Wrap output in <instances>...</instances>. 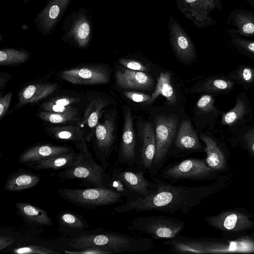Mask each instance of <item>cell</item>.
I'll return each instance as SVG.
<instances>
[{
	"instance_id": "d590c367",
	"label": "cell",
	"mask_w": 254,
	"mask_h": 254,
	"mask_svg": "<svg viewBox=\"0 0 254 254\" xmlns=\"http://www.w3.org/2000/svg\"><path fill=\"white\" fill-rule=\"evenodd\" d=\"M37 116L43 121L54 124H64L78 123L80 117L79 114L63 113L40 111L37 113Z\"/></svg>"
},
{
	"instance_id": "9c48e42d",
	"label": "cell",
	"mask_w": 254,
	"mask_h": 254,
	"mask_svg": "<svg viewBox=\"0 0 254 254\" xmlns=\"http://www.w3.org/2000/svg\"><path fill=\"white\" fill-rule=\"evenodd\" d=\"M176 4L185 17L198 28L215 25L216 21L210 14L215 9H222L221 0H176Z\"/></svg>"
},
{
	"instance_id": "74e56055",
	"label": "cell",
	"mask_w": 254,
	"mask_h": 254,
	"mask_svg": "<svg viewBox=\"0 0 254 254\" xmlns=\"http://www.w3.org/2000/svg\"><path fill=\"white\" fill-rule=\"evenodd\" d=\"M13 253L17 254H59L52 249L37 245H28L17 248L13 250Z\"/></svg>"
},
{
	"instance_id": "7402d4cb",
	"label": "cell",
	"mask_w": 254,
	"mask_h": 254,
	"mask_svg": "<svg viewBox=\"0 0 254 254\" xmlns=\"http://www.w3.org/2000/svg\"><path fill=\"white\" fill-rule=\"evenodd\" d=\"M56 83L46 82L29 85L18 93V102L13 109H18L28 104L36 103L52 94L57 88Z\"/></svg>"
},
{
	"instance_id": "277c9868",
	"label": "cell",
	"mask_w": 254,
	"mask_h": 254,
	"mask_svg": "<svg viewBox=\"0 0 254 254\" xmlns=\"http://www.w3.org/2000/svg\"><path fill=\"white\" fill-rule=\"evenodd\" d=\"M185 227L186 222L181 219L152 215L133 219L126 229L146 234L153 239H170L180 235Z\"/></svg>"
},
{
	"instance_id": "7bdbcfd3",
	"label": "cell",
	"mask_w": 254,
	"mask_h": 254,
	"mask_svg": "<svg viewBox=\"0 0 254 254\" xmlns=\"http://www.w3.org/2000/svg\"><path fill=\"white\" fill-rule=\"evenodd\" d=\"M65 253L66 254H107L108 253L101 249L96 248H86L82 250H80L79 251L76 252H70V251H65Z\"/></svg>"
},
{
	"instance_id": "cb8c5ba5",
	"label": "cell",
	"mask_w": 254,
	"mask_h": 254,
	"mask_svg": "<svg viewBox=\"0 0 254 254\" xmlns=\"http://www.w3.org/2000/svg\"><path fill=\"white\" fill-rule=\"evenodd\" d=\"M226 23L234 27L240 35L254 37V12L245 9H235L228 15Z\"/></svg>"
},
{
	"instance_id": "5bb4252c",
	"label": "cell",
	"mask_w": 254,
	"mask_h": 254,
	"mask_svg": "<svg viewBox=\"0 0 254 254\" xmlns=\"http://www.w3.org/2000/svg\"><path fill=\"white\" fill-rule=\"evenodd\" d=\"M205 219L211 226L225 232H240L254 227L250 215L240 210L223 211L219 214L207 216Z\"/></svg>"
},
{
	"instance_id": "7c38bea8",
	"label": "cell",
	"mask_w": 254,
	"mask_h": 254,
	"mask_svg": "<svg viewBox=\"0 0 254 254\" xmlns=\"http://www.w3.org/2000/svg\"><path fill=\"white\" fill-rule=\"evenodd\" d=\"M72 0H48L34 20L35 27L42 35L51 34L63 18Z\"/></svg>"
},
{
	"instance_id": "2e32d148",
	"label": "cell",
	"mask_w": 254,
	"mask_h": 254,
	"mask_svg": "<svg viewBox=\"0 0 254 254\" xmlns=\"http://www.w3.org/2000/svg\"><path fill=\"white\" fill-rule=\"evenodd\" d=\"M168 26L170 43L177 57L184 62L195 58L196 49L193 42L185 30L172 15L169 16Z\"/></svg>"
},
{
	"instance_id": "ab89813d",
	"label": "cell",
	"mask_w": 254,
	"mask_h": 254,
	"mask_svg": "<svg viewBox=\"0 0 254 254\" xmlns=\"http://www.w3.org/2000/svg\"><path fill=\"white\" fill-rule=\"evenodd\" d=\"M119 61L122 65L127 69L143 72L148 71L146 66L138 61L123 59Z\"/></svg>"
},
{
	"instance_id": "44dd1931",
	"label": "cell",
	"mask_w": 254,
	"mask_h": 254,
	"mask_svg": "<svg viewBox=\"0 0 254 254\" xmlns=\"http://www.w3.org/2000/svg\"><path fill=\"white\" fill-rule=\"evenodd\" d=\"M200 138L205 143V162L214 171H222L226 165L223 142L212 135L201 134Z\"/></svg>"
},
{
	"instance_id": "484cf974",
	"label": "cell",
	"mask_w": 254,
	"mask_h": 254,
	"mask_svg": "<svg viewBox=\"0 0 254 254\" xmlns=\"http://www.w3.org/2000/svg\"><path fill=\"white\" fill-rule=\"evenodd\" d=\"M236 82L224 74H217L207 77L199 85L197 91L209 94H227L234 88Z\"/></svg>"
},
{
	"instance_id": "d6a6232c",
	"label": "cell",
	"mask_w": 254,
	"mask_h": 254,
	"mask_svg": "<svg viewBox=\"0 0 254 254\" xmlns=\"http://www.w3.org/2000/svg\"><path fill=\"white\" fill-rule=\"evenodd\" d=\"M231 141L239 143L250 154L254 155V121L240 127L232 135Z\"/></svg>"
},
{
	"instance_id": "4dcf8cb0",
	"label": "cell",
	"mask_w": 254,
	"mask_h": 254,
	"mask_svg": "<svg viewBox=\"0 0 254 254\" xmlns=\"http://www.w3.org/2000/svg\"><path fill=\"white\" fill-rule=\"evenodd\" d=\"M160 95L165 97L170 104H174L177 101L176 95L171 83V74L169 72L160 73L154 92L147 103L153 102Z\"/></svg>"
},
{
	"instance_id": "f546056e",
	"label": "cell",
	"mask_w": 254,
	"mask_h": 254,
	"mask_svg": "<svg viewBox=\"0 0 254 254\" xmlns=\"http://www.w3.org/2000/svg\"><path fill=\"white\" fill-rule=\"evenodd\" d=\"M19 215L27 221L44 225H53V221L44 210L28 202L16 203Z\"/></svg>"
},
{
	"instance_id": "d6986e66",
	"label": "cell",
	"mask_w": 254,
	"mask_h": 254,
	"mask_svg": "<svg viewBox=\"0 0 254 254\" xmlns=\"http://www.w3.org/2000/svg\"><path fill=\"white\" fill-rule=\"evenodd\" d=\"M115 77L117 85L122 89L149 90L154 84L149 75L129 69H118Z\"/></svg>"
},
{
	"instance_id": "5b68a950",
	"label": "cell",
	"mask_w": 254,
	"mask_h": 254,
	"mask_svg": "<svg viewBox=\"0 0 254 254\" xmlns=\"http://www.w3.org/2000/svg\"><path fill=\"white\" fill-rule=\"evenodd\" d=\"M115 168L112 172L115 190L126 197L127 200L141 198L151 191L154 182L147 179L145 171L133 166Z\"/></svg>"
},
{
	"instance_id": "e0dca14e",
	"label": "cell",
	"mask_w": 254,
	"mask_h": 254,
	"mask_svg": "<svg viewBox=\"0 0 254 254\" xmlns=\"http://www.w3.org/2000/svg\"><path fill=\"white\" fill-rule=\"evenodd\" d=\"M124 112V126L121 140L117 163L133 166L138 163L136 152V140L133 121L129 108Z\"/></svg>"
},
{
	"instance_id": "30bf717a",
	"label": "cell",
	"mask_w": 254,
	"mask_h": 254,
	"mask_svg": "<svg viewBox=\"0 0 254 254\" xmlns=\"http://www.w3.org/2000/svg\"><path fill=\"white\" fill-rule=\"evenodd\" d=\"M115 129L114 116L108 114L101 122L99 121L91 139L94 152L101 165L106 168L114 146Z\"/></svg>"
},
{
	"instance_id": "bcb514c9",
	"label": "cell",
	"mask_w": 254,
	"mask_h": 254,
	"mask_svg": "<svg viewBox=\"0 0 254 254\" xmlns=\"http://www.w3.org/2000/svg\"><path fill=\"white\" fill-rule=\"evenodd\" d=\"M254 9V0H244Z\"/></svg>"
},
{
	"instance_id": "8992f818",
	"label": "cell",
	"mask_w": 254,
	"mask_h": 254,
	"mask_svg": "<svg viewBox=\"0 0 254 254\" xmlns=\"http://www.w3.org/2000/svg\"><path fill=\"white\" fill-rule=\"evenodd\" d=\"M58 192L61 196L68 202L88 208L123 202L124 197L113 189L99 187L83 189L60 188Z\"/></svg>"
},
{
	"instance_id": "e575fe53",
	"label": "cell",
	"mask_w": 254,
	"mask_h": 254,
	"mask_svg": "<svg viewBox=\"0 0 254 254\" xmlns=\"http://www.w3.org/2000/svg\"><path fill=\"white\" fill-rule=\"evenodd\" d=\"M227 74L245 90L254 85V67L251 65L240 64Z\"/></svg>"
},
{
	"instance_id": "836d02e7",
	"label": "cell",
	"mask_w": 254,
	"mask_h": 254,
	"mask_svg": "<svg viewBox=\"0 0 254 254\" xmlns=\"http://www.w3.org/2000/svg\"><path fill=\"white\" fill-rule=\"evenodd\" d=\"M31 54L22 49L4 48L0 51V65L10 66L24 63L30 57Z\"/></svg>"
},
{
	"instance_id": "6da1fadb",
	"label": "cell",
	"mask_w": 254,
	"mask_h": 254,
	"mask_svg": "<svg viewBox=\"0 0 254 254\" xmlns=\"http://www.w3.org/2000/svg\"><path fill=\"white\" fill-rule=\"evenodd\" d=\"M152 180L154 185L147 195L126 200L125 203L115 208L114 212L123 213L156 211L172 214L179 212L185 214L200 203L201 200L213 190L211 186L173 185L156 177Z\"/></svg>"
},
{
	"instance_id": "7dc6e473",
	"label": "cell",
	"mask_w": 254,
	"mask_h": 254,
	"mask_svg": "<svg viewBox=\"0 0 254 254\" xmlns=\"http://www.w3.org/2000/svg\"><path fill=\"white\" fill-rule=\"evenodd\" d=\"M30 0H23L24 4H27Z\"/></svg>"
},
{
	"instance_id": "8d00e7d4",
	"label": "cell",
	"mask_w": 254,
	"mask_h": 254,
	"mask_svg": "<svg viewBox=\"0 0 254 254\" xmlns=\"http://www.w3.org/2000/svg\"><path fill=\"white\" fill-rule=\"evenodd\" d=\"M42 111L63 113H76L79 114V110L74 106H65L55 104L49 101L44 102L40 105Z\"/></svg>"
},
{
	"instance_id": "8fae6325",
	"label": "cell",
	"mask_w": 254,
	"mask_h": 254,
	"mask_svg": "<svg viewBox=\"0 0 254 254\" xmlns=\"http://www.w3.org/2000/svg\"><path fill=\"white\" fill-rule=\"evenodd\" d=\"M253 108L247 94L242 92L236 98L234 106L226 112H222L220 124L228 132L234 134L240 127L251 122Z\"/></svg>"
},
{
	"instance_id": "ffe728a7",
	"label": "cell",
	"mask_w": 254,
	"mask_h": 254,
	"mask_svg": "<svg viewBox=\"0 0 254 254\" xmlns=\"http://www.w3.org/2000/svg\"><path fill=\"white\" fill-rule=\"evenodd\" d=\"M175 146L180 151L178 156L184 157L186 153L200 151L202 146L197 133L190 121H183L175 140Z\"/></svg>"
},
{
	"instance_id": "ee69618b",
	"label": "cell",
	"mask_w": 254,
	"mask_h": 254,
	"mask_svg": "<svg viewBox=\"0 0 254 254\" xmlns=\"http://www.w3.org/2000/svg\"><path fill=\"white\" fill-rule=\"evenodd\" d=\"M14 240L15 239L12 237L1 235L0 237V250L1 251L11 245L14 243Z\"/></svg>"
},
{
	"instance_id": "ac0fdd59",
	"label": "cell",
	"mask_w": 254,
	"mask_h": 254,
	"mask_svg": "<svg viewBox=\"0 0 254 254\" xmlns=\"http://www.w3.org/2000/svg\"><path fill=\"white\" fill-rule=\"evenodd\" d=\"M73 150L65 146L41 144L25 150L20 155L19 161L26 165L34 167L38 162Z\"/></svg>"
},
{
	"instance_id": "3957f363",
	"label": "cell",
	"mask_w": 254,
	"mask_h": 254,
	"mask_svg": "<svg viewBox=\"0 0 254 254\" xmlns=\"http://www.w3.org/2000/svg\"><path fill=\"white\" fill-rule=\"evenodd\" d=\"M62 40L79 49H86L93 37L92 17L84 7L70 12L64 19Z\"/></svg>"
},
{
	"instance_id": "1f68e13d",
	"label": "cell",
	"mask_w": 254,
	"mask_h": 254,
	"mask_svg": "<svg viewBox=\"0 0 254 254\" xmlns=\"http://www.w3.org/2000/svg\"><path fill=\"white\" fill-rule=\"evenodd\" d=\"M78 153L74 150L38 162L33 167L36 171L45 169L66 168L75 160Z\"/></svg>"
},
{
	"instance_id": "52a82bcc",
	"label": "cell",
	"mask_w": 254,
	"mask_h": 254,
	"mask_svg": "<svg viewBox=\"0 0 254 254\" xmlns=\"http://www.w3.org/2000/svg\"><path fill=\"white\" fill-rule=\"evenodd\" d=\"M215 171L210 168L205 161L194 158H189L171 163L164 167L160 172V177L172 183L187 180L200 181L213 179Z\"/></svg>"
},
{
	"instance_id": "7a4b0ae2",
	"label": "cell",
	"mask_w": 254,
	"mask_h": 254,
	"mask_svg": "<svg viewBox=\"0 0 254 254\" xmlns=\"http://www.w3.org/2000/svg\"><path fill=\"white\" fill-rule=\"evenodd\" d=\"M76 146L79 152L75 160L58 173L57 176L62 179H80L93 187L107 188L109 176L106 174V168L95 162L88 150L85 138H82Z\"/></svg>"
},
{
	"instance_id": "d4e9b609",
	"label": "cell",
	"mask_w": 254,
	"mask_h": 254,
	"mask_svg": "<svg viewBox=\"0 0 254 254\" xmlns=\"http://www.w3.org/2000/svg\"><path fill=\"white\" fill-rule=\"evenodd\" d=\"M40 181L39 176L22 169L10 174L4 185L7 191H18L32 188Z\"/></svg>"
},
{
	"instance_id": "f1b7e54d",
	"label": "cell",
	"mask_w": 254,
	"mask_h": 254,
	"mask_svg": "<svg viewBox=\"0 0 254 254\" xmlns=\"http://www.w3.org/2000/svg\"><path fill=\"white\" fill-rule=\"evenodd\" d=\"M60 231L67 234L84 231L87 222L80 215L69 211H63L58 215Z\"/></svg>"
},
{
	"instance_id": "4316f807",
	"label": "cell",
	"mask_w": 254,
	"mask_h": 254,
	"mask_svg": "<svg viewBox=\"0 0 254 254\" xmlns=\"http://www.w3.org/2000/svg\"><path fill=\"white\" fill-rule=\"evenodd\" d=\"M44 130L55 139L71 141L75 145L85 138L84 132L77 123L75 125L47 127Z\"/></svg>"
},
{
	"instance_id": "60d3db41",
	"label": "cell",
	"mask_w": 254,
	"mask_h": 254,
	"mask_svg": "<svg viewBox=\"0 0 254 254\" xmlns=\"http://www.w3.org/2000/svg\"><path fill=\"white\" fill-rule=\"evenodd\" d=\"M12 92L10 91L3 96L0 97V120L7 114L12 99Z\"/></svg>"
},
{
	"instance_id": "b9f144b4",
	"label": "cell",
	"mask_w": 254,
	"mask_h": 254,
	"mask_svg": "<svg viewBox=\"0 0 254 254\" xmlns=\"http://www.w3.org/2000/svg\"><path fill=\"white\" fill-rule=\"evenodd\" d=\"M124 95L128 99L135 102H144L149 101L151 96L141 92L126 91Z\"/></svg>"
},
{
	"instance_id": "83f0119b",
	"label": "cell",
	"mask_w": 254,
	"mask_h": 254,
	"mask_svg": "<svg viewBox=\"0 0 254 254\" xmlns=\"http://www.w3.org/2000/svg\"><path fill=\"white\" fill-rule=\"evenodd\" d=\"M223 34L228 45L231 49L254 60V40H249L240 35L232 28L225 30Z\"/></svg>"
},
{
	"instance_id": "ba28073f",
	"label": "cell",
	"mask_w": 254,
	"mask_h": 254,
	"mask_svg": "<svg viewBox=\"0 0 254 254\" xmlns=\"http://www.w3.org/2000/svg\"><path fill=\"white\" fill-rule=\"evenodd\" d=\"M156 152L149 172L156 175L166 163L178 125L175 115H158L155 117Z\"/></svg>"
},
{
	"instance_id": "9a60e30c",
	"label": "cell",
	"mask_w": 254,
	"mask_h": 254,
	"mask_svg": "<svg viewBox=\"0 0 254 254\" xmlns=\"http://www.w3.org/2000/svg\"><path fill=\"white\" fill-rule=\"evenodd\" d=\"M87 105L82 117L77 123L83 130L86 141L91 140L95 128L100 121L103 110L109 106V101L96 92L87 94Z\"/></svg>"
},
{
	"instance_id": "f35d334b",
	"label": "cell",
	"mask_w": 254,
	"mask_h": 254,
	"mask_svg": "<svg viewBox=\"0 0 254 254\" xmlns=\"http://www.w3.org/2000/svg\"><path fill=\"white\" fill-rule=\"evenodd\" d=\"M82 99L81 97L78 95H64L56 96L49 99V101L57 105L74 106L82 102Z\"/></svg>"
},
{
	"instance_id": "f6af8a7d",
	"label": "cell",
	"mask_w": 254,
	"mask_h": 254,
	"mask_svg": "<svg viewBox=\"0 0 254 254\" xmlns=\"http://www.w3.org/2000/svg\"><path fill=\"white\" fill-rule=\"evenodd\" d=\"M11 78V75L8 73L1 72L0 73V89L5 88L7 83Z\"/></svg>"
},
{
	"instance_id": "603a6c76",
	"label": "cell",
	"mask_w": 254,
	"mask_h": 254,
	"mask_svg": "<svg viewBox=\"0 0 254 254\" xmlns=\"http://www.w3.org/2000/svg\"><path fill=\"white\" fill-rule=\"evenodd\" d=\"M141 135L142 145L137 167L149 172L156 152L155 132L151 124L145 125Z\"/></svg>"
},
{
	"instance_id": "4fadbf2b",
	"label": "cell",
	"mask_w": 254,
	"mask_h": 254,
	"mask_svg": "<svg viewBox=\"0 0 254 254\" xmlns=\"http://www.w3.org/2000/svg\"><path fill=\"white\" fill-rule=\"evenodd\" d=\"M60 76L66 81L76 84L97 85L110 82L107 68L97 64L82 65L66 69Z\"/></svg>"
}]
</instances>
